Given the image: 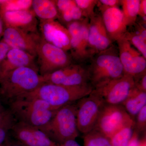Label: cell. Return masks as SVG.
Here are the masks:
<instances>
[{"instance_id":"6da1fadb","label":"cell","mask_w":146,"mask_h":146,"mask_svg":"<svg viewBox=\"0 0 146 146\" xmlns=\"http://www.w3.org/2000/svg\"><path fill=\"white\" fill-rule=\"evenodd\" d=\"M93 89L90 83L77 86L43 83L34 91L25 95L44 101L58 110L78 101L91 94Z\"/></svg>"},{"instance_id":"7a4b0ae2","label":"cell","mask_w":146,"mask_h":146,"mask_svg":"<svg viewBox=\"0 0 146 146\" xmlns=\"http://www.w3.org/2000/svg\"><path fill=\"white\" fill-rule=\"evenodd\" d=\"M11 109L18 121L39 129L49 122L58 110L44 101L27 95L12 101Z\"/></svg>"},{"instance_id":"3957f363","label":"cell","mask_w":146,"mask_h":146,"mask_svg":"<svg viewBox=\"0 0 146 146\" xmlns=\"http://www.w3.org/2000/svg\"><path fill=\"white\" fill-rule=\"evenodd\" d=\"M0 83L3 94L13 101L34 91L43 82L38 71L23 67L0 76Z\"/></svg>"},{"instance_id":"277c9868","label":"cell","mask_w":146,"mask_h":146,"mask_svg":"<svg viewBox=\"0 0 146 146\" xmlns=\"http://www.w3.org/2000/svg\"><path fill=\"white\" fill-rule=\"evenodd\" d=\"M40 129L59 145L69 140H75L79 135L76 104H72L60 108L49 122Z\"/></svg>"},{"instance_id":"5b68a950","label":"cell","mask_w":146,"mask_h":146,"mask_svg":"<svg viewBox=\"0 0 146 146\" xmlns=\"http://www.w3.org/2000/svg\"><path fill=\"white\" fill-rule=\"evenodd\" d=\"M87 70L89 82L93 87L101 82L119 78L124 74L119 55L110 48L99 53Z\"/></svg>"},{"instance_id":"8992f818","label":"cell","mask_w":146,"mask_h":146,"mask_svg":"<svg viewBox=\"0 0 146 146\" xmlns=\"http://www.w3.org/2000/svg\"><path fill=\"white\" fill-rule=\"evenodd\" d=\"M36 64L39 74L44 76L72 64L66 51L48 43L41 36L36 51Z\"/></svg>"},{"instance_id":"52a82bcc","label":"cell","mask_w":146,"mask_h":146,"mask_svg":"<svg viewBox=\"0 0 146 146\" xmlns=\"http://www.w3.org/2000/svg\"><path fill=\"white\" fill-rule=\"evenodd\" d=\"M134 87L133 78L124 74L118 78L97 84L92 92L106 104L121 105Z\"/></svg>"},{"instance_id":"ba28073f","label":"cell","mask_w":146,"mask_h":146,"mask_svg":"<svg viewBox=\"0 0 146 146\" xmlns=\"http://www.w3.org/2000/svg\"><path fill=\"white\" fill-rule=\"evenodd\" d=\"M133 124H135V121L122 105L105 104L101 110L94 129L110 138L121 129Z\"/></svg>"},{"instance_id":"9c48e42d","label":"cell","mask_w":146,"mask_h":146,"mask_svg":"<svg viewBox=\"0 0 146 146\" xmlns=\"http://www.w3.org/2000/svg\"><path fill=\"white\" fill-rule=\"evenodd\" d=\"M77 103L76 105L78 129L79 132L84 135L94 129L101 110L105 104L92 91Z\"/></svg>"},{"instance_id":"30bf717a","label":"cell","mask_w":146,"mask_h":146,"mask_svg":"<svg viewBox=\"0 0 146 146\" xmlns=\"http://www.w3.org/2000/svg\"><path fill=\"white\" fill-rule=\"evenodd\" d=\"M89 19L74 21L68 24V29L71 37L70 50L76 60L83 61L91 57L94 53L90 48L88 39Z\"/></svg>"},{"instance_id":"8fae6325","label":"cell","mask_w":146,"mask_h":146,"mask_svg":"<svg viewBox=\"0 0 146 146\" xmlns=\"http://www.w3.org/2000/svg\"><path fill=\"white\" fill-rule=\"evenodd\" d=\"M119 57L124 73L133 78L146 72V59L126 39L124 35L117 40Z\"/></svg>"},{"instance_id":"7c38bea8","label":"cell","mask_w":146,"mask_h":146,"mask_svg":"<svg viewBox=\"0 0 146 146\" xmlns=\"http://www.w3.org/2000/svg\"><path fill=\"white\" fill-rule=\"evenodd\" d=\"M43 83L77 86L89 83L88 70L81 65L71 64L48 74L41 76Z\"/></svg>"},{"instance_id":"4fadbf2b","label":"cell","mask_w":146,"mask_h":146,"mask_svg":"<svg viewBox=\"0 0 146 146\" xmlns=\"http://www.w3.org/2000/svg\"><path fill=\"white\" fill-rule=\"evenodd\" d=\"M41 38V35L37 32L6 27L1 39L11 48L22 50L36 58L37 47Z\"/></svg>"},{"instance_id":"5bb4252c","label":"cell","mask_w":146,"mask_h":146,"mask_svg":"<svg viewBox=\"0 0 146 146\" xmlns=\"http://www.w3.org/2000/svg\"><path fill=\"white\" fill-rule=\"evenodd\" d=\"M41 36L48 43L67 52L70 50L71 37L67 28L56 20L40 21Z\"/></svg>"},{"instance_id":"9a60e30c","label":"cell","mask_w":146,"mask_h":146,"mask_svg":"<svg viewBox=\"0 0 146 146\" xmlns=\"http://www.w3.org/2000/svg\"><path fill=\"white\" fill-rule=\"evenodd\" d=\"M15 137L26 146H58L38 128L18 121L12 127Z\"/></svg>"},{"instance_id":"2e32d148","label":"cell","mask_w":146,"mask_h":146,"mask_svg":"<svg viewBox=\"0 0 146 146\" xmlns=\"http://www.w3.org/2000/svg\"><path fill=\"white\" fill-rule=\"evenodd\" d=\"M89 20L88 39L90 48L94 53L109 48L112 42L108 34L101 16L95 14Z\"/></svg>"},{"instance_id":"e0dca14e","label":"cell","mask_w":146,"mask_h":146,"mask_svg":"<svg viewBox=\"0 0 146 146\" xmlns=\"http://www.w3.org/2000/svg\"><path fill=\"white\" fill-rule=\"evenodd\" d=\"M100 9L110 39L112 42L117 41L127 31V27L125 23L122 11L118 7H106L101 5Z\"/></svg>"},{"instance_id":"ac0fdd59","label":"cell","mask_w":146,"mask_h":146,"mask_svg":"<svg viewBox=\"0 0 146 146\" xmlns=\"http://www.w3.org/2000/svg\"><path fill=\"white\" fill-rule=\"evenodd\" d=\"M1 12L5 27L15 28L29 32H37V20L31 9Z\"/></svg>"},{"instance_id":"d6986e66","label":"cell","mask_w":146,"mask_h":146,"mask_svg":"<svg viewBox=\"0 0 146 146\" xmlns=\"http://www.w3.org/2000/svg\"><path fill=\"white\" fill-rule=\"evenodd\" d=\"M23 67L38 71L36 58L22 50L11 48L0 66V76Z\"/></svg>"},{"instance_id":"ffe728a7","label":"cell","mask_w":146,"mask_h":146,"mask_svg":"<svg viewBox=\"0 0 146 146\" xmlns=\"http://www.w3.org/2000/svg\"><path fill=\"white\" fill-rule=\"evenodd\" d=\"M58 13V18L68 24L83 20L82 12L73 0L54 1Z\"/></svg>"},{"instance_id":"44dd1931","label":"cell","mask_w":146,"mask_h":146,"mask_svg":"<svg viewBox=\"0 0 146 146\" xmlns=\"http://www.w3.org/2000/svg\"><path fill=\"white\" fill-rule=\"evenodd\" d=\"M121 105L134 120L138 112L146 106V92L134 87Z\"/></svg>"},{"instance_id":"7402d4cb","label":"cell","mask_w":146,"mask_h":146,"mask_svg":"<svg viewBox=\"0 0 146 146\" xmlns=\"http://www.w3.org/2000/svg\"><path fill=\"white\" fill-rule=\"evenodd\" d=\"M31 9L40 21H52L58 18V11L54 1L33 0Z\"/></svg>"},{"instance_id":"603a6c76","label":"cell","mask_w":146,"mask_h":146,"mask_svg":"<svg viewBox=\"0 0 146 146\" xmlns=\"http://www.w3.org/2000/svg\"><path fill=\"white\" fill-rule=\"evenodd\" d=\"M131 45L137 49V50L146 59V30L142 25L138 26L136 31L127 32L124 35Z\"/></svg>"},{"instance_id":"cb8c5ba5","label":"cell","mask_w":146,"mask_h":146,"mask_svg":"<svg viewBox=\"0 0 146 146\" xmlns=\"http://www.w3.org/2000/svg\"><path fill=\"white\" fill-rule=\"evenodd\" d=\"M140 0H122L121 4L122 7L123 16L127 27L135 23L140 3Z\"/></svg>"},{"instance_id":"d4e9b609","label":"cell","mask_w":146,"mask_h":146,"mask_svg":"<svg viewBox=\"0 0 146 146\" xmlns=\"http://www.w3.org/2000/svg\"><path fill=\"white\" fill-rule=\"evenodd\" d=\"M135 124L129 125L117 131L110 138L112 146H127L134 133Z\"/></svg>"},{"instance_id":"484cf974","label":"cell","mask_w":146,"mask_h":146,"mask_svg":"<svg viewBox=\"0 0 146 146\" xmlns=\"http://www.w3.org/2000/svg\"><path fill=\"white\" fill-rule=\"evenodd\" d=\"M84 146H112L110 138L97 129H93L84 136Z\"/></svg>"},{"instance_id":"4316f807","label":"cell","mask_w":146,"mask_h":146,"mask_svg":"<svg viewBox=\"0 0 146 146\" xmlns=\"http://www.w3.org/2000/svg\"><path fill=\"white\" fill-rule=\"evenodd\" d=\"M31 0L0 1V10L1 11H14L31 9Z\"/></svg>"},{"instance_id":"83f0119b","label":"cell","mask_w":146,"mask_h":146,"mask_svg":"<svg viewBox=\"0 0 146 146\" xmlns=\"http://www.w3.org/2000/svg\"><path fill=\"white\" fill-rule=\"evenodd\" d=\"M76 5L82 12L84 18L90 19L95 15L94 9L98 4L96 0H75Z\"/></svg>"},{"instance_id":"f1b7e54d","label":"cell","mask_w":146,"mask_h":146,"mask_svg":"<svg viewBox=\"0 0 146 146\" xmlns=\"http://www.w3.org/2000/svg\"><path fill=\"white\" fill-rule=\"evenodd\" d=\"M135 121V127L136 132H142L146 129V106H144L138 112L136 117Z\"/></svg>"},{"instance_id":"f546056e","label":"cell","mask_w":146,"mask_h":146,"mask_svg":"<svg viewBox=\"0 0 146 146\" xmlns=\"http://www.w3.org/2000/svg\"><path fill=\"white\" fill-rule=\"evenodd\" d=\"M134 79L135 87L140 91L146 92V73Z\"/></svg>"},{"instance_id":"4dcf8cb0","label":"cell","mask_w":146,"mask_h":146,"mask_svg":"<svg viewBox=\"0 0 146 146\" xmlns=\"http://www.w3.org/2000/svg\"><path fill=\"white\" fill-rule=\"evenodd\" d=\"M11 48L8 44L2 39L0 40V66Z\"/></svg>"},{"instance_id":"1f68e13d","label":"cell","mask_w":146,"mask_h":146,"mask_svg":"<svg viewBox=\"0 0 146 146\" xmlns=\"http://www.w3.org/2000/svg\"><path fill=\"white\" fill-rule=\"evenodd\" d=\"M98 1L100 5L106 7H118L121 4V1L118 0H100Z\"/></svg>"},{"instance_id":"d6a6232c","label":"cell","mask_w":146,"mask_h":146,"mask_svg":"<svg viewBox=\"0 0 146 146\" xmlns=\"http://www.w3.org/2000/svg\"><path fill=\"white\" fill-rule=\"evenodd\" d=\"M127 146H146L145 141H140L138 140L136 132H134L131 140Z\"/></svg>"},{"instance_id":"836d02e7","label":"cell","mask_w":146,"mask_h":146,"mask_svg":"<svg viewBox=\"0 0 146 146\" xmlns=\"http://www.w3.org/2000/svg\"><path fill=\"white\" fill-rule=\"evenodd\" d=\"M138 15L141 16L143 19L144 21L146 22V1L142 0L140 1L138 9Z\"/></svg>"},{"instance_id":"e575fe53","label":"cell","mask_w":146,"mask_h":146,"mask_svg":"<svg viewBox=\"0 0 146 146\" xmlns=\"http://www.w3.org/2000/svg\"><path fill=\"white\" fill-rule=\"evenodd\" d=\"M5 27V24L3 19L1 12L0 10V40L2 38Z\"/></svg>"},{"instance_id":"d590c367","label":"cell","mask_w":146,"mask_h":146,"mask_svg":"<svg viewBox=\"0 0 146 146\" xmlns=\"http://www.w3.org/2000/svg\"><path fill=\"white\" fill-rule=\"evenodd\" d=\"M63 146H81L75 140H69L62 144Z\"/></svg>"},{"instance_id":"8d00e7d4","label":"cell","mask_w":146,"mask_h":146,"mask_svg":"<svg viewBox=\"0 0 146 146\" xmlns=\"http://www.w3.org/2000/svg\"><path fill=\"white\" fill-rule=\"evenodd\" d=\"M6 133L5 131L2 129L0 128V145L2 143L5 139Z\"/></svg>"},{"instance_id":"74e56055","label":"cell","mask_w":146,"mask_h":146,"mask_svg":"<svg viewBox=\"0 0 146 146\" xmlns=\"http://www.w3.org/2000/svg\"><path fill=\"white\" fill-rule=\"evenodd\" d=\"M11 146H22L21 145H13Z\"/></svg>"},{"instance_id":"f35d334b","label":"cell","mask_w":146,"mask_h":146,"mask_svg":"<svg viewBox=\"0 0 146 146\" xmlns=\"http://www.w3.org/2000/svg\"><path fill=\"white\" fill-rule=\"evenodd\" d=\"M58 146H63V145H58Z\"/></svg>"}]
</instances>
